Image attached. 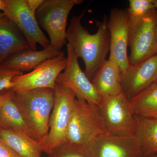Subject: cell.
<instances>
[{"label": "cell", "instance_id": "cell-28", "mask_svg": "<svg viewBox=\"0 0 157 157\" xmlns=\"http://www.w3.org/2000/svg\"><path fill=\"white\" fill-rule=\"evenodd\" d=\"M155 32L156 35V38L157 40V10L156 11V16H155Z\"/></svg>", "mask_w": 157, "mask_h": 157}, {"label": "cell", "instance_id": "cell-12", "mask_svg": "<svg viewBox=\"0 0 157 157\" xmlns=\"http://www.w3.org/2000/svg\"><path fill=\"white\" fill-rule=\"evenodd\" d=\"M107 25L110 38L109 58L117 63L123 74L131 67L127 53L129 27L128 8L111 9Z\"/></svg>", "mask_w": 157, "mask_h": 157}, {"label": "cell", "instance_id": "cell-23", "mask_svg": "<svg viewBox=\"0 0 157 157\" xmlns=\"http://www.w3.org/2000/svg\"><path fill=\"white\" fill-rule=\"evenodd\" d=\"M48 157H89L82 149L64 144L56 147L48 154Z\"/></svg>", "mask_w": 157, "mask_h": 157}, {"label": "cell", "instance_id": "cell-32", "mask_svg": "<svg viewBox=\"0 0 157 157\" xmlns=\"http://www.w3.org/2000/svg\"><path fill=\"white\" fill-rule=\"evenodd\" d=\"M155 82H156V83H157V79L156 81Z\"/></svg>", "mask_w": 157, "mask_h": 157}, {"label": "cell", "instance_id": "cell-20", "mask_svg": "<svg viewBox=\"0 0 157 157\" xmlns=\"http://www.w3.org/2000/svg\"><path fill=\"white\" fill-rule=\"evenodd\" d=\"M130 101L135 115L157 118V83H153Z\"/></svg>", "mask_w": 157, "mask_h": 157}, {"label": "cell", "instance_id": "cell-15", "mask_svg": "<svg viewBox=\"0 0 157 157\" xmlns=\"http://www.w3.org/2000/svg\"><path fill=\"white\" fill-rule=\"evenodd\" d=\"M122 72L117 63L109 58L94 76L92 82L101 98L122 92Z\"/></svg>", "mask_w": 157, "mask_h": 157}, {"label": "cell", "instance_id": "cell-16", "mask_svg": "<svg viewBox=\"0 0 157 157\" xmlns=\"http://www.w3.org/2000/svg\"><path fill=\"white\" fill-rule=\"evenodd\" d=\"M62 52L56 50L49 45L42 50L25 49L11 55L2 64L3 66L23 72L34 70L46 60L58 56Z\"/></svg>", "mask_w": 157, "mask_h": 157}, {"label": "cell", "instance_id": "cell-13", "mask_svg": "<svg viewBox=\"0 0 157 157\" xmlns=\"http://www.w3.org/2000/svg\"><path fill=\"white\" fill-rule=\"evenodd\" d=\"M157 79V55L139 64L131 66L122 74L121 88L127 98H133Z\"/></svg>", "mask_w": 157, "mask_h": 157}, {"label": "cell", "instance_id": "cell-6", "mask_svg": "<svg viewBox=\"0 0 157 157\" xmlns=\"http://www.w3.org/2000/svg\"><path fill=\"white\" fill-rule=\"evenodd\" d=\"M156 11L154 9L143 17L129 20L130 66H136L157 55Z\"/></svg>", "mask_w": 157, "mask_h": 157}, {"label": "cell", "instance_id": "cell-27", "mask_svg": "<svg viewBox=\"0 0 157 157\" xmlns=\"http://www.w3.org/2000/svg\"><path fill=\"white\" fill-rule=\"evenodd\" d=\"M6 7V0H0V10L4 11Z\"/></svg>", "mask_w": 157, "mask_h": 157}, {"label": "cell", "instance_id": "cell-2", "mask_svg": "<svg viewBox=\"0 0 157 157\" xmlns=\"http://www.w3.org/2000/svg\"><path fill=\"white\" fill-rule=\"evenodd\" d=\"M14 93L13 100L35 140L42 148L49 132V119L54 104V90L39 88Z\"/></svg>", "mask_w": 157, "mask_h": 157}, {"label": "cell", "instance_id": "cell-9", "mask_svg": "<svg viewBox=\"0 0 157 157\" xmlns=\"http://www.w3.org/2000/svg\"><path fill=\"white\" fill-rule=\"evenodd\" d=\"M81 148L89 157H143L136 135L122 137L106 132Z\"/></svg>", "mask_w": 157, "mask_h": 157}, {"label": "cell", "instance_id": "cell-5", "mask_svg": "<svg viewBox=\"0 0 157 157\" xmlns=\"http://www.w3.org/2000/svg\"><path fill=\"white\" fill-rule=\"evenodd\" d=\"M54 104L50 117L49 132L42 146L43 152L48 154L67 140L69 124L76 95L71 90L56 84Z\"/></svg>", "mask_w": 157, "mask_h": 157}, {"label": "cell", "instance_id": "cell-26", "mask_svg": "<svg viewBox=\"0 0 157 157\" xmlns=\"http://www.w3.org/2000/svg\"><path fill=\"white\" fill-rule=\"evenodd\" d=\"M14 95V92L11 90L0 96V110L2 107L3 104H5L8 100L13 98Z\"/></svg>", "mask_w": 157, "mask_h": 157}, {"label": "cell", "instance_id": "cell-7", "mask_svg": "<svg viewBox=\"0 0 157 157\" xmlns=\"http://www.w3.org/2000/svg\"><path fill=\"white\" fill-rule=\"evenodd\" d=\"M107 132L122 137L136 135L135 113L124 93L101 98L98 106Z\"/></svg>", "mask_w": 157, "mask_h": 157}, {"label": "cell", "instance_id": "cell-18", "mask_svg": "<svg viewBox=\"0 0 157 157\" xmlns=\"http://www.w3.org/2000/svg\"><path fill=\"white\" fill-rule=\"evenodd\" d=\"M136 136L140 144L143 157L157 155V118L135 115Z\"/></svg>", "mask_w": 157, "mask_h": 157}, {"label": "cell", "instance_id": "cell-21", "mask_svg": "<svg viewBox=\"0 0 157 157\" xmlns=\"http://www.w3.org/2000/svg\"><path fill=\"white\" fill-rule=\"evenodd\" d=\"M128 8L129 20L140 18L155 9L153 0H130Z\"/></svg>", "mask_w": 157, "mask_h": 157}, {"label": "cell", "instance_id": "cell-25", "mask_svg": "<svg viewBox=\"0 0 157 157\" xmlns=\"http://www.w3.org/2000/svg\"><path fill=\"white\" fill-rule=\"evenodd\" d=\"M29 7L31 11L36 14V11L42 5L44 0H27Z\"/></svg>", "mask_w": 157, "mask_h": 157}, {"label": "cell", "instance_id": "cell-29", "mask_svg": "<svg viewBox=\"0 0 157 157\" xmlns=\"http://www.w3.org/2000/svg\"><path fill=\"white\" fill-rule=\"evenodd\" d=\"M6 17H6V15H5V14L3 12H0V21L4 19V18H6Z\"/></svg>", "mask_w": 157, "mask_h": 157}, {"label": "cell", "instance_id": "cell-30", "mask_svg": "<svg viewBox=\"0 0 157 157\" xmlns=\"http://www.w3.org/2000/svg\"><path fill=\"white\" fill-rule=\"evenodd\" d=\"M153 3L155 9L157 10V0H153Z\"/></svg>", "mask_w": 157, "mask_h": 157}, {"label": "cell", "instance_id": "cell-19", "mask_svg": "<svg viewBox=\"0 0 157 157\" xmlns=\"http://www.w3.org/2000/svg\"><path fill=\"white\" fill-rule=\"evenodd\" d=\"M0 129L18 132L35 139L13 98L6 101L0 110Z\"/></svg>", "mask_w": 157, "mask_h": 157}, {"label": "cell", "instance_id": "cell-31", "mask_svg": "<svg viewBox=\"0 0 157 157\" xmlns=\"http://www.w3.org/2000/svg\"><path fill=\"white\" fill-rule=\"evenodd\" d=\"M151 157H157V155H155L153 156H152Z\"/></svg>", "mask_w": 157, "mask_h": 157}, {"label": "cell", "instance_id": "cell-8", "mask_svg": "<svg viewBox=\"0 0 157 157\" xmlns=\"http://www.w3.org/2000/svg\"><path fill=\"white\" fill-rule=\"evenodd\" d=\"M67 63V58L62 52L58 56L44 61L31 72L15 77L11 90L17 93L39 88L54 90L56 78L66 69Z\"/></svg>", "mask_w": 157, "mask_h": 157}, {"label": "cell", "instance_id": "cell-11", "mask_svg": "<svg viewBox=\"0 0 157 157\" xmlns=\"http://www.w3.org/2000/svg\"><path fill=\"white\" fill-rule=\"evenodd\" d=\"M3 12L17 26L32 50H36L37 43L43 48L50 45V41L37 21L36 14L30 9L27 0H6Z\"/></svg>", "mask_w": 157, "mask_h": 157}, {"label": "cell", "instance_id": "cell-14", "mask_svg": "<svg viewBox=\"0 0 157 157\" xmlns=\"http://www.w3.org/2000/svg\"><path fill=\"white\" fill-rule=\"evenodd\" d=\"M31 48L27 40L11 20L0 21V66L13 54Z\"/></svg>", "mask_w": 157, "mask_h": 157}, {"label": "cell", "instance_id": "cell-3", "mask_svg": "<svg viewBox=\"0 0 157 157\" xmlns=\"http://www.w3.org/2000/svg\"><path fill=\"white\" fill-rule=\"evenodd\" d=\"M106 132L98 106L76 98L64 144L81 148Z\"/></svg>", "mask_w": 157, "mask_h": 157}, {"label": "cell", "instance_id": "cell-17", "mask_svg": "<svg viewBox=\"0 0 157 157\" xmlns=\"http://www.w3.org/2000/svg\"><path fill=\"white\" fill-rule=\"evenodd\" d=\"M0 138L17 157H42L43 151L41 144L27 135L0 129Z\"/></svg>", "mask_w": 157, "mask_h": 157}, {"label": "cell", "instance_id": "cell-22", "mask_svg": "<svg viewBox=\"0 0 157 157\" xmlns=\"http://www.w3.org/2000/svg\"><path fill=\"white\" fill-rule=\"evenodd\" d=\"M23 74L19 70L0 66V96L11 91L13 79Z\"/></svg>", "mask_w": 157, "mask_h": 157}, {"label": "cell", "instance_id": "cell-10", "mask_svg": "<svg viewBox=\"0 0 157 157\" xmlns=\"http://www.w3.org/2000/svg\"><path fill=\"white\" fill-rule=\"evenodd\" d=\"M67 65L66 69L59 74L56 83L67 88L76 95V98L83 99L89 103L100 106L101 98L91 81L83 72L78 62L72 45L67 44Z\"/></svg>", "mask_w": 157, "mask_h": 157}, {"label": "cell", "instance_id": "cell-24", "mask_svg": "<svg viewBox=\"0 0 157 157\" xmlns=\"http://www.w3.org/2000/svg\"><path fill=\"white\" fill-rule=\"evenodd\" d=\"M0 157H17L0 138Z\"/></svg>", "mask_w": 157, "mask_h": 157}, {"label": "cell", "instance_id": "cell-1", "mask_svg": "<svg viewBox=\"0 0 157 157\" xmlns=\"http://www.w3.org/2000/svg\"><path fill=\"white\" fill-rule=\"evenodd\" d=\"M85 11V9L78 16L72 17L67 29L66 40L73 46L77 57L83 60L85 73L92 81L107 60L106 57L110 50V35L106 14L102 21H96L97 33H90L82 24Z\"/></svg>", "mask_w": 157, "mask_h": 157}, {"label": "cell", "instance_id": "cell-4", "mask_svg": "<svg viewBox=\"0 0 157 157\" xmlns=\"http://www.w3.org/2000/svg\"><path fill=\"white\" fill-rule=\"evenodd\" d=\"M83 0H44L36 11L39 26L46 31L50 39V45L60 51L66 42L67 22L74 6L82 4Z\"/></svg>", "mask_w": 157, "mask_h": 157}]
</instances>
